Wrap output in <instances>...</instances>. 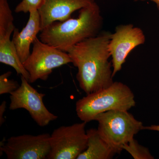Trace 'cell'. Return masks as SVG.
<instances>
[{"label": "cell", "instance_id": "cell-3", "mask_svg": "<svg viewBox=\"0 0 159 159\" xmlns=\"http://www.w3.org/2000/svg\"><path fill=\"white\" fill-rule=\"evenodd\" d=\"M135 105L134 95L129 87L116 81L77 100L76 111L79 119L87 123L99 114L110 111H129Z\"/></svg>", "mask_w": 159, "mask_h": 159}, {"label": "cell", "instance_id": "cell-7", "mask_svg": "<svg viewBox=\"0 0 159 159\" xmlns=\"http://www.w3.org/2000/svg\"><path fill=\"white\" fill-rule=\"evenodd\" d=\"M21 80L19 87L11 94L9 109L11 110L25 109L41 127L47 126L56 120L58 117L51 112L43 102L45 94L39 93L23 76H21Z\"/></svg>", "mask_w": 159, "mask_h": 159}, {"label": "cell", "instance_id": "cell-14", "mask_svg": "<svg viewBox=\"0 0 159 159\" xmlns=\"http://www.w3.org/2000/svg\"><path fill=\"white\" fill-rule=\"evenodd\" d=\"M14 17L7 0H0V39L11 37L15 29Z\"/></svg>", "mask_w": 159, "mask_h": 159}, {"label": "cell", "instance_id": "cell-20", "mask_svg": "<svg viewBox=\"0 0 159 159\" xmlns=\"http://www.w3.org/2000/svg\"><path fill=\"white\" fill-rule=\"evenodd\" d=\"M134 2H145L146 1H150L153 2L156 5L157 8L159 11V0H134Z\"/></svg>", "mask_w": 159, "mask_h": 159}, {"label": "cell", "instance_id": "cell-17", "mask_svg": "<svg viewBox=\"0 0 159 159\" xmlns=\"http://www.w3.org/2000/svg\"><path fill=\"white\" fill-rule=\"evenodd\" d=\"M43 0H22L16 7L15 11L16 13H28L31 10H38L40 8Z\"/></svg>", "mask_w": 159, "mask_h": 159}, {"label": "cell", "instance_id": "cell-4", "mask_svg": "<svg viewBox=\"0 0 159 159\" xmlns=\"http://www.w3.org/2000/svg\"><path fill=\"white\" fill-rule=\"evenodd\" d=\"M94 120L98 122L97 130L100 136L118 154L144 127L128 111H108L97 115Z\"/></svg>", "mask_w": 159, "mask_h": 159}, {"label": "cell", "instance_id": "cell-8", "mask_svg": "<svg viewBox=\"0 0 159 159\" xmlns=\"http://www.w3.org/2000/svg\"><path fill=\"white\" fill-rule=\"evenodd\" d=\"M146 38L141 28L133 24L119 25L111 33L108 50L111 57L113 77L122 69L129 54L138 46L145 43Z\"/></svg>", "mask_w": 159, "mask_h": 159}, {"label": "cell", "instance_id": "cell-13", "mask_svg": "<svg viewBox=\"0 0 159 159\" xmlns=\"http://www.w3.org/2000/svg\"><path fill=\"white\" fill-rule=\"evenodd\" d=\"M0 62L12 67L29 82L30 76L21 61L17 51L10 37L0 39Z\"/></svg>", "mask_w": 159, "mask_h": 159}, {"label": "cell", "instance_id": "cell-19", "mask_svg": "<svg viewBox=\"0 0 159 159\" xmlns=\"http://www.w3.org/2000/svg\"><path fill=\"white\" fill-rule=\"evenodd\" d=\"M143 129H146V130L152 131H157L159 132V125H152L147 126H144V127H143Z\"/></svg>", "mask_w": 159, "mask_h": 159}, {"label": "cell", "instance_id": "cell-9", "mask_svg": "<svg viewBox=\"0 0 159 159\" xmlns=\"http://www.w3.org/2000/svg\"><path fill=\"white\" fill-rule=\"evenodd\" d=\"M51 135L24 134L10 137L1 147L8 159H44L50 153Z\"/></svg>", "mask_w": 159, "mask_h": 159}, {"label": "cell", "instance_id": "cell-18", "mask_svg": "<svg viewBox=\"0 0 159 159\" xmlns=\"http://www.w3.org/2000/svg\"><path fill=\"white\" fill-rule=\"evenodd\" d=\"M6 101H4L2 102L0 106V123L1 125H2L4 122V118H3V115L5 112L6 111Z\"/></svg>", "mask_w": 159, "mask_h": 159}, {"label": "cell", "instance_id": "cell-2", "mask_svg": "<svg viewBox=\"0 0 159 159\" xmlns=\"http://www.w3.org/2000/svg\"><path fill=\"white\" fill-rule=\"evenodd\" d=\"M78 17L52 23L41 31L42 42L66 52L84 40L100 32L103 18L96 2L79 10Z\"/></svg>", "mask_w": 159, "mask_h": 159}, {"label": "cell", "instance_id": "cell-5", "mask_svg": "<svg viewBox=\"0 0 159 159\" xmlns=\"http://www.w3.org/2000/svg\"><path fill=\"white\" fill-rule=\"evenodd\" d=\"M32 44L31 54L23 63L29 72L30 83L38 80H46L54 69L72 63L67 53L42 42L37 37Z\"/></svg>", "mask_w": 159, "mask_h": 159}, {"label": "cell", "instance_id": "cell-1", "mask_svg": "<svg viewBox=\"0 0 159 159\" xmlns=\"http://www.w3.org/2000/svg\"><path fill=\"white\" fill-rule=\"evenodd\" d=\"M111 33L100 32L78 43L67 51L72 63L78 69L76 78L86 95L112 84V66L108 50Z\"/></svg>", "mask_w": 159, "mask_h": 159}, {"label": "cell", "instance_id": "cell-16", "mask_svg": "<svg viewBox=\"0 0 159 159\" xmlns=\"http://www.w3.org/2000/svg\"><path fill=\"white\" fill-rule=\"evenodd\" d=\"M11 74V71H8L0 76V95L11 94L19 87L17 81L9 79Z\"/></svg>", "mask_w": 159, "mask_h": 159}, {"label": "cell", "instance_id": "cell-6", "mask_svg": "<svg viewBox=\"0 0 159 159\" xmlns=\"http://www.w3.org/2000/svg\"><path fill=\"white\" fill-rule=\"evenodd\" d=\"M86 122L61 126L50 136L51 149L47 159H75L88 147Z\"/></svg>", "mask_w": 159, "mask_h": 159}, {"label": "cell", "instance_id": "cell-15", "mask_svg": "<svg viewBox=\"0 0 159 159\" xmlns=\"http://www.w3.org/2000/svg\"><path fill=\"white\" fill-rule=\"evenodd\" d=\"M122 149L127 151L134 159H153L148 148L139 144L134 139L122 147Z\"/></svg>", "mask_w": 159, "mask_h": 159}, {"label": "cell", "instance_id": "cell-11", "mask_svg": "<svg viewBox=\"0 0 159 159\" xmlns=\"http://www.w3.org/2000/svg\"><path fill=\"white\" fill-rule=\"evenodd\" d=\"M39 31H41L40 21L38 10H31L29 12V20L21 31H19L16 28L14 29L11 40L23 63L31 54V44L37 38Z\"/></svg>", "mask_w": 159, "mask_h": 159}, {"label": "cell", "instance_id": "cell-12", "mask_svg": "<svg viewBox=\"0 0 159 159\" xmlns=\"http://www.w3.org/2000/svg\"><path fill=\"white\" fill-rule=\"evenodd\" d=\"M88 141L87 148L77 159H111L119 154L116 149L109 145L98 133L97 129L87 130Z\"/></svg>", "mask_w": 159, "mask_h": 159}, {"label": "cell", "instance_id": "cell-10", "mask_svg": "<svg viewBox=\"0 0 159 159\" xmlns=\"http://www.w3.org/2000/svg\"><path fill=\"white\" fill-rule=\"evenodd\" d=\"M95 0H43L38 9L41 31L52 23L71 18L74 11L89 6Z\"/></svg>", "mask_w": 159, "mask_h": 159}]
</instances>
